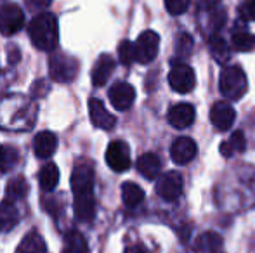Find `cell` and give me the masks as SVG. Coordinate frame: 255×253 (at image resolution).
Here are the masks:
<instances>
[{
    "instance_id": "obj_5",
    "label": "cell",
    "mask_w": 255,
    "mask_h": 253,
    "mask_svg": "<svg viewBox=\"0 0 255 253\" xmlns=\"http://www.w3.org/2000/svg\"><path fill=\"white\" fill-rule=\"evenodd\" d=\"M168 85L177 94H188V92H191L196 85V77L193 68L184 63H174L170 73H168Z\"/></svg>"
},
{
    "instance_id": "obj_27",
    "label": "cell",
    "mask_w": 255,
    "mask_h": 253,
    "mask_svg": "<svg viewBox=\"0 0 255 253\" xmlns=\"http://www.w3.org/2000/svg\"><path fill=\"white\" fill-rule=\"evenodd\" d=\"M26 194H28V184L23 177H16V179L9 180V184H7V198L21 199Z\"/></svg>"
},
{
    "instance_id": "obj_23",
    "label": "cell",
    "mask_w": 255,
    "mask_h": 253,
    "mask_svg": "<svg viewBox=\"0 0 255 253\" xmlns=\"http://www.w3.org/2000/svg\"><path fill=\"white\" fill-rule=\"evenodd\" d=\"M196 250L203 253H217L222 250V238L217 233H205L196 241Z\"/></svg>"
},
{
    "instance_id": "obj_30",
    "label": "cell",
    "mask_w": 255,
    "mask_h": 253,
    "mask_svg": "<svg viewBox=\"0 0 255 253\" xmlns=\"http://www.w3.org/2000/svg\"><path fill=\"white\" fill-rule=\"evenodd\" d=\"M191 51H193V38L189 35L182 33L177 40V54L186 58V56L191 54Z\"/></svg>"
},
{
    "instance_id": "obj_36",
    "label": "cell",
    "mask_w": 255,
    "mask_h": 253,
    "mask_svg": "<svg viewBox=\"0 0 255 253\" xmlns=\"http://www.w3.org/2000/svg\"><path fill=\"white\" fill-rule=\"evenodd\" d=\"M16 253H19V252H16Z\"/></svg>"
},
{
    "instance_id": "obj_17",
    "label": "cell",
    "mask_w": 255,
    "mask_h": 253,
    "mask_svg": "<svg viewBox=\"0 0 255 253\" xmlns=\"http://www.w3.org/2000/svg\"><path fill=\"white\" fill-rule=\"evenodd\" d=\"M33 149L38 158H51L57 149V137L52 132H40L33 141Z\"/></svg>"
},
{
    "instance_id": "obj_2",
    "label": "cell",
    "mask_w": 255,
    "mask_h": 253,
    "mask_svg": "<svg viewBox=\"0 0 255 253\" xmlns=\"http://www.w3.org/2000/svg\"><path fill=\"white\" fill-rule=\"evenodd\" d=\"M30 40L38 51L51 52L57 47L59 40V30H57V19L51 12H40L31 19L30 23Z\"/></svg>"
},
{
    "instance_id": "obj_24",
    "label": "cell",
    "mask_w": 255,
    "mask_h": 253,
    "mask_svg": "<svg viewBox=\"0 0 255 253\" xmlns=\"http://www.w3.org/2000/svg\"><path fill=\"white\" fill-rule=\"evenodd\" d=\"M19 253H45V243L37 233H30L28 236H24V240L21 241L19 248H17Z\"/></svg>"
},
{
    "instance_id": "obj_14",
    "label": "cell",
    "mask_w": 255,
    "mask_h": 253,
    "mask_svg": "<svg viewBox=\"0 0 255 253\" xmlns=\"http://www.w3.org/2000/svg\"><path fill=\"white\" fill-rule=\"evenodd\" d=\"M196 111L189 102H179V104L172 106L170 111H168V123L174 128H188L193 125L195 122Z\"/></svg>"
},
{
    "instance_id": "obj_1",
    "label": "cell",
    "mask_w": 255,
    "mask_h": 253,
    "mask_svg": "<svg viewBox=\"0 0 255 253\" xmlns=\"http://www.w3.org/2000/svg\"><path fill=\"white\" fill-rule=\"evenodd\" d=\"M75 215L80 222H91L96 215L94 199V167L89 162H78L71 172Z\"/></svg>"
},
{
    "instance_id": "obj_11",
    "label": "cell",
    "mask_w": 255,
    "mask_h": 253,
    "mask_svg": "<svg viewBox=\"0 0 255 253\" xmlns=\"http://www.w3.org/2000/svg\"><path fill=\"white\" fill-rule=\"evenodd\" d=\"M236 118V111L229 102L226 101H219L212 106L210 109V122L212 125L217 128L219 132H226L233 127Z\"/></svg>"
},
{
    "instance_id": "obj_22",
    "label": "cell",
    "mask_w": 255,
    "mask_h": 253,
    "mask_svg": "<svg viewBox=\"0 0 255 253\" xmlns=\"http://www.w3.org/2000/svg\"><path fill=\"white\" fill-rule=\"evenodd\" d=\"M63 253H89V245L78 231H71L64 236Z\"/></svg>"
},
{
    "instance_id": "obj_32",
    "label": "cell",
    "mask_w": 255,
    "mask_h": 253,
    "mask_svg": "<svg viewBox=\"0 0 255 253\" xmlns=\"http://www.w3.org/2000/svg\"><path fill=\"white\" fill-rule=\"evenodd\" d=\"M52 3V0H28V5L33 10H44Z\"/></svg>"
},
{
    "instance_id": "obj_29",
    "label": "cell",
    "mask_w": 255,
    "mask_h": 253,
    "mask_svg": "<svg viewBox=\"0 0 255 253\" xmlns=\"http://www.w3.org/2000/svg\"><path fill=\"white\" fill-rule=\"evenodd\" d=\"M189 2L191 0H165V7L172 16H181L189 9Z\"/></svg>"
},
{
    "instance_id": "obj_12",
    "label": "cell",
    "mask_w": 255,
    "mask_h": 253,
    "mask_svg": "<svg viewBox=\"0 0 255 253\" xmlns=\"http://www.w3.org/2000/svg\"><path fill=\"white\" fill-rule=\"evenodd\" d=\"M198 153L196 142L189 137H177L170 146V158L177 165H186V163L193 162Z\"/></svg>"
},
{
    "instance_id": "obj_33",
    "label": "cell",
    "mask_w": 255,
    "mask_h": 253,
    "mask_svg": "<svg viewBox=\"0 0 255 253\" xmlns=\"http://www.w3.org/2000/svg\"><path fill=\"white\" fill-rule=\"evenodd\" d=\"M125 253H151V252L144 245H130V247H127Z\"/></svg>"
},
{
    "instance_id": "obj_18",
    "label": "cell",
    "mask_w": 255,
    "mask_h": 253,
    "mask_svg": "<svg viewBox=\"0 0 255 253\" xmlns=\"http://www.w3.org/2000/svg\"><path fill=\"white\" fill-rule=\"evenodd\" d=\"M247 149V139L243 135V132L236 130L231 134V137L222 141L221 144V155L226 156V158H231V156H236L240 153H243Z\"/></svg>"
},
{
    "instance_id": "obj_6",
    "label": "cell",
    "mask_w": 255,
    "mask_h": 253,
    "mask_svg": "<svg viewBox=\"0 0 255 253\" xmlns=\"http://www.w3.org/2000/svg\"><path fill=\"white\" fill-rule=\"evenodd\" d=\"M158 47H160V37H158L156 31L148 30L144 33H141L137 42L134 44L135 61L141 64L151 63L158 54Z\"/></svg>"
},
{
    "instance_id": "obj_8",
    "label": "cell",
    "mask_w": 255,
    "mask_h": 253,
    "mask_svg": "<svg viewBox=\"0 0 255 253\" xmlns=\"http://www.w3.org/2000/svg\"><path fill=\"white\" fill-rule=\"evenodd\" d=\"M184 191V180L179 172H167L158 179L156 192L165 201H175Z\"/></svg>"
},
{
    "instance_id": "obj_31",
    "label": "cell",
    "mask_w": 255,
    "mask_h": 253,
    "mask_svg": "<svg viewBox=\"0 0 255 253\" xmlns=\"http://www.w3.org/2000/svg\"><path fill=\"white\" fill-rule=\"evenodd\" d=\"M240 12L247 21H255V0H245L240 7Z\"/></svg>"
},
{
    "instance_id": "obj_3",
    "label": "cell",
    "mask_w": 255,
    "mask_h": 253,
    "mask_svg": "<svg viewBox=\"0 0 255 253\" xmlns=\"http://www.w3.org/2000/svg\"><path fill=\"white\" fill-rule=\"evenodd\" d=\"M247 87H249V80H247L245 71L240 66H226L221 71L219 88H221V94L228 101H238V99H242L247 92Z\"/></svg>"
},
{
    "instance_id": "obj_26",
    "label": "cell",
    "mask_w": 255,
    "mask_h": 253,
    "mask_svg": "<svg viewBox=\"0 0 255 253\" xmlns=\"http://www.w3.org/2000/svg\"><path fill=\"white\" fill-rule=\"evenodd\" d=\"M210 52L217 63L224 64L229 59V47L221 37H212L210 40Z\"/></svg>"
},
{
    "instance_id": "obj_25",
    "label": "cell",
    "mask_w": 255,
    "mask_h": 253,
    "mask_svg": "<svg viewBox=\"0 0 255 253\" xmlns=\"http://www.w3.org/2000/svg\"><path fill=\"white\" fill-rule=\"evenodd\" d=\"M231 44L235 51L240 52H249L255 49V35L249 31H235L231 37Z\"/></svg>"
},
{
    "instance_id": "obj_10",
    "label": "cell",
    "mask_w": 255,
    "mask_h": 253,
    "mask_svg": "<svg viewBox=\"0 0 255 253\" xmlns=\"http://www.w3.org/2000/svg\"><path fill=\"white\" fill-rule=\"evenodd\" d=\"M108 97H110V102L113 104L115 109L118 111H127L132 104H134L135 99V88L132 87L127 82H118L108 92Z\"/></svg>"
},
{
    "instance_id": "obj_34",
    "label": "cell",
    "mask_w": 255,
    "mask_h": 253,
    "mask_svg": "<svg viewBox=\"0 0 255 253\" xmlns=\"http://www.w3.org/2000/svg\"><path fill=\"white\" fill-rule=\"evenodd\" d=\"M217 2H219V0H202L203 7H207V9H212V7H215V5H217Z\"/></svg>"
},
{
    "instance_id": "obj_28",
    "label": "cell",
    "mask_w": 255,
    "mask_h": 253,
    "mask_svg": "<svg viewBox=\"0 0 255 253\" xmlns=\"http://www.w3.org/2000/svg\"><path fill=\"white\" fill-rule=\"evenodd\" d=\"M118 59L124 66H130L135 61V51H134V44L128 40L120 42L118 45Z\"/></svg>"
},
{
    "instance_id": "obj_15",
    "label": "cell",
    "mask_w": 255,
    "mask_h": 253,
    "mask_svg": "<svg viewBox=\"0 0 255 253\" xmlns=\"http://www.w3.org/2000/svg\"><path fill=\"white\" fill-rule=\"evenodd\" d=\"M115 71V61L110 54L99 56V59L96 61L94 68H92V84L96 87H101L110 80V77Z\"/></svg>"
},
{
    "instance_id": "obj_21",
    "label": "cell",
    "mask_w": 255,
    "mask_h": 253,
    "mask_svg": "<svg viewBox=\"0 0 255 253\" xmlns=\"http://www.w3.org/2000/svg\"><path fill=\"white\" fill-rule=\"evenodd\" d=\"M38 182H40L42 191L51 192L56 189L57 182H59V169L56 163H47L38 173Z\"/></svg>"
},
{
    "instance_id": "obj_7",
    "label": "cell",
    "mask_w": 255,
    "mask_h": 253,
    "mask_svg": "<svg viewBox=\"0 0 255 253\" xmlns=\"http://www.w3.org/2000/svg\"><path fill=\"white\" fill-rule=\"evenodd\" d=\"M24 24V12L16 3H5L0 9V33L10 37L17 33Z\"/></svg>"
},
{
    "instance_id": "obj_19",
    "label": "cell",
    "mask_w": 255,
    "mask_h": 253,
    "mask_svg": "<svg viewBox=\"0 0 255 253\" xmlns=\"http://www.w3.org/2000/svg\"><path fill=\"white\" fill-rule=\"evenodd\" d=\"M19 220L17 215V208L10 199L0 203V233H7L10 231Z\"/></svg>"
},
{
    "instance_id": "obj_4",
    "label": "cell",
    "mask_w": 255,
    "mask_h": 253,
    "mask_svg": "<svg viewBox=\"0 0 255 253\" xmlns=\"http://www.w3.org/2000/svg\"><path fill=\"white\" fill-rule=\"evenodd\" d=\"M49 73L54 82L68 84L78 75V61L66 54H52L49 59Z\"/></svg>"
},
{
    "instance_id": "obj_16",
    "label": "cell",
    "mask_w": 255,
    "mask_h": 253,
    "mask_svg": "<svg viewBox=\"0 0 255 253\" xmlns=\"http://www.w3.org/2000/svg\"><path fill=\"white\" fill-rule=\"evenodd\" d=\"M135 167H137V172L148 180L156 179L161 172V162L154 153H144V155H141L137 163H135Z\"/></svg>"
},
{
    "instance_id": "obj_20",
    "label": "cell",
    "mask_w": 255,
    "mask_h": 253,
    "mask_svg": "<svg viewBox=\"0 0 255 253\" xmlns=\"http://www.w3.org/2000/svg\"><path fill=\"white\" fill-rule=\"evenodd\" d=\"M122 199H124L125 206L135 208L144 201V191L135 182H124L122 184Z\"/></svg>"
},
{
    "instance_id": "obj_9",
    "label": "cell",
    "mask_w": 255,
    "mask_h": 253,
    "mask_svg": "<svg viewBox=\"0 0 255 253\" xmlns=\"http://www.w3.org/2000/svg\"><path fill=\"white\" fill-rule=\"evenodd\" d=\"M106 163L115 172H125L130 167V149L124 141H113L106 149Z\"/></svg>"
},
{
    "instance_id": "obj_13",
    "label": "cell",
    "mask_w": 255,
    "mask_h": 253,
    "mask_svg": "<svg viewBox=\"0 0 255 253\" xmlns=\"http://www.w3.org/2000/svg\"><path fill=\"white\" fill-rule=\"evenodd\" d=\"M89 115H91V122L98 128H103V130H111L117 125V118L108 111L101 99L92 97L89 101Z\"/></svg>"
},
{
    "instance_id": "obj_35",
    "label": "cell",
    "mask_w": 255,
    "mask_h": 253,
    "mask_svg": "<svg viewBox=\"0 0 255 253\" xmlns=\"http://www.w3.org/2000/svg\"><path fill=\"white\" fill-rule=\"evenodd\" d=\"M3 155H5V149H3L2 146H0V162L3 160Z\"/></svg>"
}]
</instances>
